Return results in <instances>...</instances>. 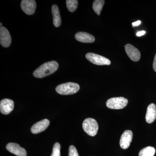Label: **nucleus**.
<instances>
[{"mask_svg":"<svg viewBox=\"0 0 156 156\" xmlns=\"http://www.w3.org/2000/svg\"><path fill=\"white\" fill-rule=\"evenodd\" d=\"M58 63L55 61L45 62L34 71V76L42 78L52 74L58 69Z\"/></svg>","mask_w":156,"mask_h":156,"instance_id":"nucleus-1","label":"nucleus"},{"mask_svg":"<svg viewBox=\"0 0 156 156\" xmlns=\"http://www.w3.org/2000/svg\"><path fill=\"white\" fill-rule=\"evenodd\" d=\"M80 89L79 84L69 82L58 85L56 87V92L60 95H69L76 93Z\"/></svg>","mask_w":156,"mask_h":156,"instance_id":"nucleus-2","label":"nucleus"},{"mask_svg":"<svg viewBox=\"0 0 156 156\" xmlns=\"http://www.w3.org/2000/svg\"><path fill=\"white\" fill-rule=\"evenodd\" d=\"M83 129L88 135L95 136L97 134L98 125L97 121L92 118H88L84 120L83 124Z\"/></svg>","mask_w":156,"mask_h":156,"instance_id":"nucleus-3","label":"nucleus"},{"mask_svg":"<svg viewBox=\"0 0 156 156\" xmlns=\"http://www.w3.org/2000/svg\"><path fill=\"white\" fill-rule=\"evenodd\" d=\"M128 100L123 97L112 98L107 101L106 105L108 108L112 109H121L127 106Z\"/></svg>","mask_w":156,"mask_h":156,"instance_id":"nucleus-4","label":"nucleus"},{"mask_svg":"<svg viewBox=\"0 0 156 156\" xmlns=\"http://www.w3.org/2000/svg\"><path fill=\"white\" fill-rule=\"evenodd\" d=\"M86 57L90 62L96 65H110L111 63L108 58L95 53H87Z\"/></svg>","mask_w":156,"mask_h":156,"instance_id":"nucleus-5","label":"nucleus"},{"mask_svg":"<svg viewBox=\"0 0 156 156\" xmlns=\"http://www.w3.org/2000/svg\"><path fill=\"white\" fill-rule=\"evenodd\" d=\"M20 6L22 11L25 14L30 15L34 13L37 5L34 0H22Z\"/></svg>","mask_w":156,"mask_h":156,"instance_id":"nucleus-6","label":"nucleus"},{"mask_svg":"<svg viewBox=\"0 0 156 156\" xmlns=\"http://www.w3.org/2000/svg\"><path fill=\"white\" fill-rule=\"evenodd\" d=\"M125 50L127 55L132 61L137 62L140 58L139 50L131 44H127L125 46Z\"/></svg>","mask_w":156,"mask_h":156,"instance_id":"nucleus-7","label":"nucleus"},{"mask_svg":"<svg viewBox=\"0 0 156 156\" xmlns=\"http://www.w3.org/2000/svg\"><path fill=\"white\" fill-rule=\"evenodd\" d=\"M133 138V133L130 130H126L123 132L120 140V145L123 149H128L130 146Z\"/></svg>","mask_w":156,"mask_h":156,"instance_id":"nucleus-8","label":"nucleus"},{"mask_svg":"<svg viewBox=\"0 0 156 156\" xmlns=\"http://www.w3.org/2000/svg\"><path fill=\"white\" fill-rule=\"evenodd\" d=\"M14 108V102L13 100L8 98L1 100L0 102V111L3 114H9Z\"/></svg>","mask_w":156,"mask_h":156,"instance_id":"nucleus-9","label":"nucleus"},{"mask_svg":"<svg viewBox=\"0 0 156 156\" xmlns=\"http://www.w3.org/2000/svg\"><path fill=\"white\" fill-rule=\"evenodd\" d=\"M11 42V36L9 31L5 28L1 26L0 27V43L5 48H8Z\"/></svg>","mask_w":156,"mask_h":156,"instance_id":"nucleus-10","label":"nucleus"},{"mask_svg":"<svg viewBox=\"0 0 156 156\" xmlns=\"http://www.w3.org/2000/svg\"><path fill=\"white\" fill-rule=\"evenodd\" d=\"M6 149L10 152L17 156H27V152L25 149L21 147L17 143H9L6 145Z\"/></svg>","mask_w":156,"mask_h":156,"instance_id":"nucleus-11","label":"nucleus"},{"mask_svg":"<svg viewBox=\"0 0 156 156\" xmlns=\"http://www.w3.org/2000/svg\"><path fill=\"white\" fill-rule=\"evenodd\" d=\"M50 123V121L47 119L42 120L32 126L31 128V131L34 134H38L45 131L48 128Z\"/></svg>","mask_w":156,"mask_h":156,"instance_id":"nucleus-12","label":"nucleus"},{"mask_svg":"<svg viewBox=\"0 0 156 156\" xmlns=\"http://www.w3.org/2000/svg\"><path fill=\"white\" fill-rule=\"evenodd\" d=\"M75 37L78 41L84 43H92L95 41V38L93 36L87 32H79L75 35Z\"/></svg>","mask_w":156,"mask_h":156,"instance_id":"nucleus-13","label":"nucleus"},{"mask_svg":"<svg viewBox=\"0 0 156 156\" xmlns=\"http://www.w3.org/2000/svg\"><path fill=\"white\" fill-rule=\"evenodd\" d=\"M156 119V107L154 103L151 104L147 107L145 119L149 124L153 122Z\"/></svg>","mask_w":156,"mask_h":156,"instance_id":"nucleus-14","label":"nucleus"},{"mask_svg":"<svg viewBox=\"0 0 156 156\" xmlns=\"http://www.w3.org/2000/svg\"><path fill=\"white\" fill-rule=\"evenodd\" d=\"M52 13L53 14V23L55 27H58L61 24V19L58 7L56 5L52 7Z\"/></svg>","mask_w":156,"mask_h":156,"instance_id":"nucleus-15","label":"nucleus"},{"mask_svg":"<svg viewBox=\"0 0 156 156\" xmlns=\"http://www.w3.org/2000/svg\"><path fill=\"white\" fill-rule=\"evenodd\" d=\"M105 4L104 0H95L92 5V8L98 15H100Z\"/></svg>","mask_w":156,"mask_h":156,"instance_id":"nucleus-16","label":"nucleus"},{"mask_svg":"<svg viewBox=\"0 0 156 156\" xmlns=\"http://www.w3.org/2000/svg\"><path fill=\"white\" fill-rule=\"evenodd\" d=\"M155 153V149L152 147L144 148L140 151L139 156H154Z\"/></svg>","mask_w":156,"mask_h":156,"instance_id":"nucleus-17","label":"nucleus"},{"mask_svg":"<svg viewBox=\"0 0 156 156\" xmlns=\"http://www.w3.org/2000/svg\"><path fill=\"white\" fill-rule=\"evenodd\" d=\"M66 4L67 9L70 12H74L77 9L78 1L77 0H67Z\"/></svg>","mask_w":156,"mask_h":156,"instance_id":"nucleus-18","label":"nucleus"},{"mask_svg":"<svg viewBox=\"0 0 156 156\" xmlns=\"http://www.w3.org/2000/svg\"><path fill=\"white\" fill-rule=\"evenodd\" d=\"M60 144L58 142L56 143L53 146L51 156H60Z\"/></svg>","mask_w":156,"mask_h":156,"instance_id":"nucleus-19","label":"nucleus"},{"mask_svg":"<svg viewBox=\"0 0 156 156\" xmlns=\"http://www.w3.org/2000/svg\"><path fill=\"white\" fill-rule=\"evenodd\" d=\"M69 156H79L76 148L74 146L71 145L69 147Z\"/></svg>","mask_w":156,"mask_h":156,"instance_id":"nucleus-20","label":"nucleus"},{"mask_svg":"<svg viewBox=\"0 0 156 156\" xmlns=\"http://www.w3.org/2000/svg\"><path fill=\"white\" fill-rule=\"evenodd\" d=\"M146 33V32L145 31L142 30L141 31L138 32L136 33V36L138 37H140L144 35Z\"/></svg>","mask_w":156,"mask_h":156,"instance_id":"nucleus-21","label":"nucleus"},{"mask_svg":"<svg viewBox=\"0 0 156 156\" xmlns=\"http://www.w3.org/2000/svg\"><path fill=\"white\" fill-rule=\"evenodd\" d=\"M153 67L154 70L156 72V53L155 55L154 58Z\"/></svg>","mask_w":156,"mask_h":156,"instance_id":"nucleus-22","label":"nucleus"},{"mask_svg":"<svg viewBox=\"0 0 156 156\" xmlns=\"http://www.w3.org/2000/svg\"><path fill=\"white\" fill-rule=\"evenodd\" d=\"M140 23H141V21L140 20H137L136 22H133L132 24L133 27L138 26L140 25Z\"/></svg>","mask_w":156,"mask_h":156,"instance_id":"nucleus-23","label":"nucleus"},{"mask_svg":"<svg viewBox=\"0 0 156 156\" xmlns=\"http://www.w3.org/2000/svg\"><path fill=\"white\" fill-rule=\"evenodd\" d=\"M0 24H1V27L2 26V23H0Z\"/></svg>","mask_w":156,"mask_h":156,"instance_id":"nucleus-24","label":"nucleus"}]
</instances>
